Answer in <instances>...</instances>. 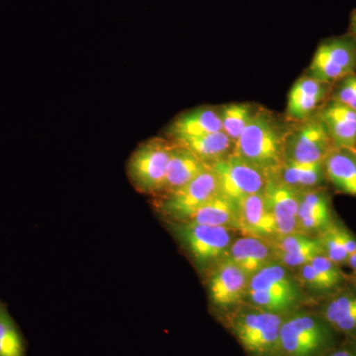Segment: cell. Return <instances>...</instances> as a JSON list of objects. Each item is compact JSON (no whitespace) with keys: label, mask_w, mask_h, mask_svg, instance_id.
I'll use <instances>...</instances> for the list:
<instances>
[{"label":"cell","mask_w":356,"mask_h":356,"mask_svg":"<svg viewBox=\"0 0 356 356\" xmlns=\"http://www.w3.org/2000/svg\"><path fill=\"white\" fill-rule=\"evenodd\" d=\"M327 356H356V350H350V348H341L332 351Z\"/></svg>","instance_id":"obj_33"},{"label":"cell","mask_w":356,"mask_h":356,"mask_svg":"<svg viewBox=\"0 0 356 356\" xmlns=\"http://www.w3.org/2000/svg\"><path fill=\"white\" fill-rule=\"evenodd\" d=\"M339 236H341V242H343L344 248L348 255L355 254L356 252V238L355 236L350 233L348 229L339 226Z\"/></svg>","instance_id":"obj_32"},{"label":"cell","mask_w":356,"mask_h":356,"mask_svg":"<svg viewBox=\"0 0 356 356\" xmlns=\"http://www.w3.org/2000/svg\"><path fill=\"white\" fill-rule=\"evenodd\" d=\"M308 76L334 86L356 72V38L353 35L332 37L318 44Z\"/></svg>","instance_id":"obj_6"},{"label":"cell","mask_w":356,"mask_h":356,"mask_svg":"<svg viewBox=\"0 0 356 356\" xmlns=\"http://www.w3.org/2000/svg\"><path fill=\"white\" fill-rule=\"evenodd\" d=\"M356 278V277H355ZM355 285H356V281H355Z\"/></svg>","instance_id":"obj_35"},{"label":"cell","mask_w":356,"mask_h":356,"mask_svg":"<svg viewBox=\"0 0 356 356\" xmlns=\"http://www.w3.org/2000/svg\"><path fill=\"white\" fill-rule=\"evenodd\" d=\"M334 329L324 318L298 314L283 320L278 356H322L334 343Z\"/></svg>","instance_id":"obj_3"},{"label":"cell","mask_w":356,"mask_h":356,"mask_svg":"<svg viewBox=\"0 0 356 356\" xmlns=\"http://www.w3.org/2000/svg\"><path fill=\"white\" fill-rule=\"evenodd\" d=\"M325 178L341 193L356 196V149H334L324 161Z\"/></svg>","instance_id":"obj_21"},{"label":"cell","mask_w":356,"mask_h":356,"mask_svg":"<svg viewBox=\"0 0 356 356\" xmlns=\"http://www.w3.org/2000/svg\"><path fill=\"white\" fill-rule=\"evenodd\" d=\"M186 222L224 227L233 231H240L236 202L219 192L203 204Z\"/></svg>","instance_id":"obj_23"},{"label":"cell","mask_w":356,"mask_h":356,"mask_svg":"<svg viewBox=\"0 0 356 356\" xmlns=\"http://www.w3.org/2000/svg\"><path fill=\"white\" fill-rule=\"evenodd\" d=\"M350 34L356 38V9L350 14Z\"/></svg>","instance_id":"obj_34"},{"label":"cell","mask_w":356,"mask_h":356,"mask_svg":"<svg viewBox=\"0 0 356 356\" xmlns=\"http://www.w3.org/2000/svg\"><path fill=\"white\" fill-rule=\"evenodd\" d=\"M216 175L219 193L238 202L241 199L264 191L266 173L232 153L210 165Z\"/></svg>","instance_id":"obj_9"},{"label":"cell","mask_w":356,"mask_h":356,"mask_svg":"<svg viewBox=\"0 0 356 356\" xmlns=\"http://www.w3.org/2000/svg\"><path fill=\"white\" fill-rule=\"evenodd\" d=\"M309 264L314 266L331 288L337 286L343 280V274L339 269V266L327 259L325 254L314 257Z\"/></svg>","instance_id":"obj_30"},{"label":"cell","mask_w":356,"mask_h":356,"mask_svg":"<svg viewBox=\"0 0 356 356\" xmlns=\"http://www.w3.org/2000/svg\"><path fill=\"white\" fill-rule=\"evenodd\" d=\"M332 86L310 76L300 77L288 95L287 115L293 121L303 122L315 116L331 95Z\"/></svg>","instance_id":"obj_13"},{"label":"cell","mask_w":356,"mask_h":356,"mask_svg":"<svg viewBox=\"0 0 356 356\" xmlns=\"http://www.w3.org/2000/svg\"><path fill=\"white\" fill-rule=\"evenodd\" d=\"M250 277L226 259L218 264L209 280V294L214 305L229 308L238 305L247 296Z\"/></svg>","instance_id":"obj_12"},{"label":"cell","mask_w":356,"mask_h":356,"mask_svg":"<svg viewBox=\"0 0 356 356\" xmlns=\"http://www.w3.org/2000/svg\"><path fill=\"white\" fill-rule=\"evenodd\" d=\"M220 131H222V126L219 110L200 107L177 117L168 127L166 135L170 140H178Z\"/></svg>","instance_id":"obj_19"},{"label":"cell","mask_w":356,"mask_h":356,"mask_svg":"<svg viewBox=\"0 0 356 356\" xmlns=\"http://www.w3.org/2000/svg\"><path fill=\"white\" fill-rule=\"evenodd\" d=\"M218 192L216 175L208 166L197 177L177 191L156 196V206L161 214L173 221L186 222Z\"/></svg>","instance_id":"obj_7"},{"label":"cell","mask_w":356,"mask_h":356,"mask_svg":"<svg viewBox=\"0 0 356 356\" xmlns=\"http://www.w3.org/2000/svg\"><path fill=\"white\" fill-rule=\"evenodd\" d=\"M288 132L285 159L297 163H324L334 149L325 124L317 116L311 117Z\"/></svg>","instance_id":"obj_10"},{"label":"cell","mask_w":356,"mask_h":356,"mask_svg":"<svg viewBox=\"0 0 356 356\" xmlns=\"http://www.w3.org/2000/svg\"><path fill=\"white\" fill-rule=\"evenodd\" d=\"M334 224L331 199L321 188L300 191L298 229L307 235H320Z\"/></svg>","instance_id":"obj_15"},{"label":"cell","mask_w":356,"mask_h":356,"mask_svg":"<svg viewBox=\"0 0 356 356\" xmlns=\"http://www.w3.org/2000/svg\"><path fill=\"white\" fill-rule=\"evenodd\" d=\"M182 245L199 264L219 261L228 254L233 229L193 222H177L173 226Z\"/></svg>","instance_id":"obj_8"},{"label":"cell","mask_w":356,"mask_h":356,"mask_svg":"<svg viewBox=\"0 0 356 356\" xmlns=\"http://www.w3.org/2000/svg\"><path fill=\"white\" fill-rule=\"evenodd\" d=\"M208 165L186 147L175 143L172 156L166 168L165 181L159 195L177 191L202 173Z\"/></svg>","instance_id":"obj_20"},{"label":"cell","mask_w":356,"mask_h":356,"mask_svg":"<svg viewBox=\"0 0 356 356\" xmlns=\"http://www.w3.org/2000/svg\"><path fill=\"white\" fill-rule=\"evenodd\" d=\"M175 142L180 146L186 147L208 166L227 158L233 153L235 147L233 140L229 139L222 131L175 140Z\"/></svg>","instance_id":"obj_24"},{"label":"cell","mask_w":356,"mask_h":356,"mask_svg":"<svg viewBox=\"0 0 356 356\" xmlns=\"http://www.w3.org/2000/svg\"><path fill=\"white\" fill-rule=\"evenodd\" d=\"M317 236L322 243L324 254L327 259H331L337 266L348 264L350 255H348L343 242H341L337 225L334 222L329 229H325V232Z\"/></svg>","instance_id":"obj_28"},{"label":"cell","mask_w":356,"mask_h":356,"mask_svg":"<svg viewBox=\"0 0 356 356\" xmlns=\"http://www.w3.org/2000/svg\"><path fill=\"white\" fill-rule=\"evenodd\" d=\"M286 129L266 110H257L236 140L234 153L250 165L273 177L285 159Z\"/></svg>","instance_id":"obj_1"},{"label":"cell","mask_w":356,"mask_h":356,"mask_svg":"<svg viewBox=\"0 0 356 356\" xmlns=\"http://www.w3.org/2000/svg\"><path fill=\"white\" fill-rule=\"evenodd\" d=\"M231 259L248 277L276 261L271 240L243 236L232 243L228 252Z\"/></svg>","instance_id":"obj_17"},{"label":"cell","mask_w":356,"mask_h":356,"mask_svg":"<svg viewBox=\"0 0 356 356\" xmlns=\"http://www.w3.org/2000/svg\"><path fill=\"white\" fill-rule=\"evenodd\" d=\"M0 356H27V343L20 327L0 299Z\"/></svg>","instance_id":"obj_26"},{"label":"cell","mask_w":356,"mask_h":356,"mask_svg":"<svg viewBox=\"0 0 356 356\" xmlns=\"http://www.w3.org/2000/svg\"><path fill=\"white\" fill-rule=\"evenodd\" d=\"M269 210L275 220L277 236L297 233L300 191L282 184L273 177H267L264 191Z\"/></svg>","instance_id":"obj_11"},{"label":"cell","mask_w":356,"mask_h":356,"mask_svg":"<svg viewBox=\"0 0 356 356\" xmlns=\"http://www.w3.org/2000/svg\"><path fill=\"white\" fill-rule=\"evenodd\" d=\"M298 191L321 188L325 178L324 163H303L284 159L273 177Z\"/></svg>","instance_id":"obj_22"},{"label":"cell","mask_w":356,"mask_h":356,"mask_svg":"<svg viewBox=\"0 0 356 356\" xmlns=\"http://www.w3.org/2000/svg\"><path fill=\"white\" fill-rule=\"evenodd\" d=\"M323 318L334 331L350 334L356 331V293L344 292L325 305Z\"/></svg>","instance_id":"obj_25"},{"label":"cell","mask_w":356,"mask_h":356,"mask_svg":"<svg viewBox=\"0 0 356 356\" xmlns=\"http://www.w3.org/2000/svg\"><path fill=\"white\" fill-rule=\"evenodd\" d=\"M271 243L275 252L276 261L291 268L305 266L314 257L324 254L320 238L301 232L276 236Z\"/></svg>","instance_id":"obj_18"},{"label":"cell","mask_w":356,"mask_h":356,"mask_svg":"<svg viewBox=\"0 0 356 356\" xmlns=\"http://www.w3.org/2000/svg\"><path fill=\"white\" fill-rule=\"evenodd\" d=\"M218 110L221 117L222 132L233 140L234 144H236L257 112L252 105L247 103H229Z\"/></svg>","instance_id":"obj_27"},{"label":"cell","mask_w":356,"mask_h":356,"mask_svg":"<svg viewBox=\"0 0 356 356\" xmlns=\"http://www.w3.org/2000/svg\"><path fill=\"white\" fill-rule=\"evenodd\" d=\"M175 147V140L154 138L136 149L128 163V175L138 191L154 196L161 193Z\"/></svg>","instance_id":"obj_5"},{"label":"cell","mask_w":356,"mask_h":356,"mask_svg":"<svg viewBox=\"0 0 356 356\" xmlns=\"http://www.w3.org/2000/svg\"><path fill=\"white\" fill-rule=\"evenodd\" d=\"M247 296L255 308L281 315L295 306L299 291L285 266L273 262L250 278Z\"/></svg>","instance_id":"obj_4"},{"label":"cell","mask_w":356,"mask_h":356,"mask_svg":"<svg viewBox=\"0 0 356 356\" xmlns=\"http://www.w3.org/2000/svg\"><path fill=\"white\" fill-rule=\"evenodd\" d=\"M317 116L325 124L334 147L356 149L355 111L329 98Z\"/></svg>","instance_id":"obj_16"},{"label":"cell","mask_w":356,"mask_h":356,"mask_svg":"<svg viewBox=\"0 0 356 356\" xmlns=\"http://www.w3.org/2000/svg\"><path fill=\"white\" fill-rule=\"evenodd\" d=\"M334 84L330 98L356 112V74L343 77Z\"/></svg>","instance_id":"obj_29"},{"label":"cell","mask_w":356,"mask_h":356,"mask_svg":"<svg viewBox=\"0 0 356 356\" xmlns=\"http://www.w3.org/2000/svg\"><path fill=\"white\" fill-rule=\"evenodd\" d=\"M238 224L243 236L273 240L277 236L275 220L264 197V191L238 200Z\"/></svg>","instance_id":"obj_14"},{"label":"cell","mask_w":356,"mask_h":356,"mask_svg":"<svg viewBox=\"0 0 356 356\" xmlns=\"http://www.w3.org/2000/svg\"><path fill=\"white\" fill-rule=\"evenodd\" d=\"M282 323L280 314L252 305L240 307L229 316L232 332L245 350L254 356H278Z\"/></svg>","instance_id":"obj_2"},{"label":"cell","mask_w":356,"mask_h":356,"mask_svg":"<svg viewBox=\"0 0 356 356\" xmlns=\"http://www.w3.org/2000/svg\"><path fill=\"white\" fill-rule=\"evenodd\" d=\"M300 278L306 285L314 288L316 290H329L331 286L327 284V281L320 275V273L314 268L311 264L299 267Z\"/></svg>","instance_id":"obj_31"}]
</instances>
